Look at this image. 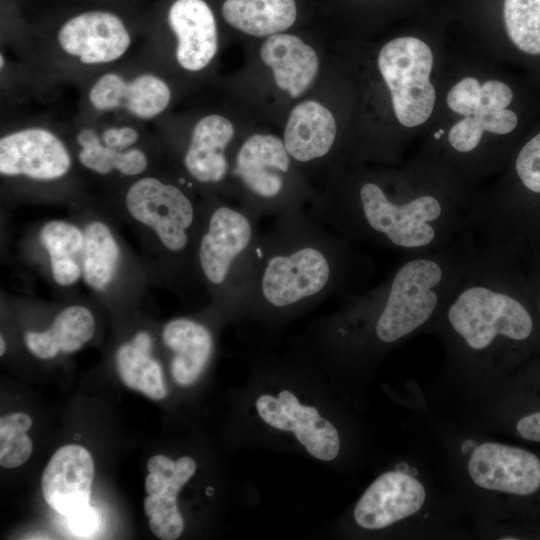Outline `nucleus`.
I'll return each instance as SVG.
<instances>
[{
  "label": "nucleus",
  "mask_w": 540,
  "mask_h": 540,
  "mask_svg": "<svg viewBox=\"0 0 540 540\" xmlns=\"http://www.w3.org/2000/svg\"><path fill=\"white\" fill-rule=\"evenodd\" d=\"M373 273L357 244L302 206L274 217L260 233L246 311L286 316L323 299L363 291Z\"/></svg>",
  "instance_id": "f257e3e1"
},
{
  "label": "nucleus",
  "mask_w": 540,
  "mask_h": 540,
  "mask_svg": "<svg viewBox=\"0 0 540 540\" xmlns=\"http://www.w3.org/2000/svg\"><path fill=\"white\" fill-rule=\"evenodd\" d=\"M472 203L456 190L399 186L362 179L313 196L308 213L357 245L405 257L440 250L467 229Z\"/></svg>",
  "instance_id": "f03ea898"
},
{
  "label": "nucleus",
  "mask_w": 540,
  "mask_h": 540,
  "mask_svg": "<svg viewBox=\"0 0 540 540\" xmlns=\"http://www.w3.org/2000/svg\"><path fill=\"white\" fill-rule=\"evenodd\" d=\"M477 251L467 228L440 250L405 257L380 284L345 298L332 336L357 348L404 340L433 321Z\"/></svg>",
  "instance_id": "7ed1b4c3"
},
{
  "label": "nucleus",
  "mask_w": 540,
  "mask_h": 540,
  "mask_svg": "<svg viewBox=\"0 0 540 540\" xmlns=\"http://www.w3.org/2000/svg\"><path fill=\"white\" fill-rule=\"evenodd\" d=\"M431 323L440 326L459 356L484 364L496 362L510 344L528 340L534 329L515 290L509 258L481 247Z\"/></svg>",
  "instance_id": "20e7f679"
},
{
  "label": "nucleus",
  "mask_w": 540,
  "mask_h": 540,
  "mask_svg": "<svg viewBox=\"0 0 540 540\" xmlns=\"http://www.w3.org/2000/svg\"><path fill=\"white\" fill-rule=\"evenodd\" d=\"M41 84H77L136 54V34L109 10L77 13L46 35L14 46Z\"/></svg>",
  "instance_id": "39448f33"
},
{
  "label": "nucleus",
  "mask_w": 540,
  "mask_h": 540,
  "mask_svg": "<svg viewBox=\"0 0 540 540\" xmlns=\"http://www.w3.org/2000/svg\"><path fill=\"white\" fill-rule=\"evenodd\" d=\"M260 219L242 208L211 200L202 208L196 269L219 305L246 311Z\"/></svg>",
  "instance_id": "423d86ee"
},
{
  "label": "nucleus",
  "mask_w": 540,
  "mask_h": 540,
  "mask_svg": "<svg viewBox=\"0 0 540 540\" xmlns=\"http://www.w3.org/2000/svg\"><path fill=\"white\" fill-rule=\"evenodd\" d=\"M78 112L155 125L172 105L166 71L137 52L80 83Z\"/></svg>",
  "instance_id": "0eeeda50"
},
{
  "label": "nucleus",
  "mask_w": 540,
  "mask_h": 540,
  "mask_svg": "<svg viewBox=\"0 0 540 540\" xmlns=\"http://www.w3.org/2000/svg\"><path fill=\"white\" fill-rule=\"evenodd\" d=\"M294 162L275 135L253 134L244 140L229 172L240 206L260 220L302 206L312 195L296 182Z\"/></svg>",
  "instance_id": "6e6552de"
},
{
  "label": "nucleus",
  "mask_w": 540,
  "mask_h": 540,
  "mask_svg": "<svg viewBox=\"0 0 540 540\" xmlns=\"http://www.w3.org/2000/svg\"><path fill=\"white\" fill-rule=\"evenodd\" d=\"M124 204L131 217L152 229L162 247L182 266L196 268L202 208L188 191L172 180L145 173L128 185Z\"/></svg>",
  "instance_id": "1a4fd4ad"
},
{
  "label": "nucleus",
  "mask_w": 540,
  "mask_h": 540,
  "mask_svg": "<svg viewBox=\"0 0 540 540\" xmlns=\"http://www.w3.org/2000/svg\"><path fill=\"white\" fill-rule=\"evenodd\" d=\"M76 162L86 171L134 179L150 167L147 126L78 112L65 124Z\"/></svg>",
  "instance_id": "9d476101"
},
{
  "label": "nucleus",
  "mask_w": 540,
  "mask_h": 540,
  "mask_svg": "<svg viewBox=\"0 0 540 540\" xmlns=\"http://www.w3.org/2000/svg\"><path fill=\"white\" fill-rule=\"evenodd\" d=\"M6 126L0 137L3 178L49 183L69 176L76 158L65 128L44 119Z\"/></svg>",
  "instance_id": "9b49d317"
},
{
  "label": "nucleus",
  "mask_w": 540,
  "mask_h": 540,
  "mask_svg": "<svg viewBox=\"0 0 540 540\" xmlns=\"http://www.w3.org/2000/svg\"><path fill=\"white\" fill-rule=\"evenodd\" d=\"M432 66L431 49L415 37L393 39L379 53L378 68L396 118L405 127H416L431 116L436 98L429 79Z\"/></svg>",
  "instance_id": "f8f14e48"
},
{
  "label": "nucleus",
  "mask_w": 540,
  "mask_h": 540,
  "mask_svg": "<svg viewBox=\"0 0 540 540\" xmlns=\"http://www.w3.org/2000/svg\"><path fill=\"white\" fill-rule=\"evenodd\" d=\"M166 26L171 43L150 53L140 52L157 64L170 57L180 70L198 73L214 60L219 37L214 14L204 0H175L170 5Z\"/></svg>",
  "instance_id": "ddd939ff"
},
{
  "label": "nucleus",
  "mask_w": 540,
  "mask_h": 540,
  "mask_svg": "<svg viewBox=\"0 0 540 540\" xmlns=\"http://www.w3.org/2000/svg\"><path fill=\"white\" fill-rule=\"evenodd\" d=\"M467 469L471 480L488 491L526 496L540 487V460L520 447L482 443L473 450Z\"/></svg>",
  "instance_id": "4468645a"
},
{
  "label": "nucleus",
  "mask_w": 540,
  "mask_h": 540,
  "mask_svg": "<svg viewBox=\"0 0 540 540\" xmlns=\"http://www.w3.org/2000/svg\"><path fill=\"white\" fill-rule=\"evenodd\" d=\"M256 408L270 426L293 432L315 458L331 461L338 455L340 439L336 428L314 407L300 404L290 391H281L277 398L262 395L256 401Z\"/></svg>",
  "instance_id": "2eb2a0df"
},
{
  "label": "nucleus",
  "mask_w": 540,
  "mask_h": 540,
  "mask_svg": "<svg viewBox=\"0 0 540 540\" xmlns=\"http://www.w3.org/2000/svg\"><path fill=\"white\" fill-rule=\"evenodd\" d=\"M425 499V488L418 479L402 471L386 472L360 497L354 518L362 528L382 529L416 514Z\"/></svg>",
  "instance_id": "dca6fc26"
},
{
  "label": "nucleus",
  "mask_w": 540,
  "mask_h": 540,
  "mask_svg": "<svg viewBox=\"0 0 540 540\" xmlns=\"http://www.w3.org/2000/svg\"><path fill=\"white\" fill-rule=\"evenodd\" d=\"M233 123L220 114H207L191 128L181 162L187 175L197 184L216 188L229 177L227 150L234 138Z\"/></svg>",
  "instance_id": "f3484780"
},
{
  "label": "nucleus",
  "mask_w": 540,
  "mask_h": 540,
  "mask_svg": "<svg viewBox=\"0 0 540 540\" xmlns=\"http://www.w3.org/2000/svg\"><path fill=\"white\" fill-rule=\"evenodd\" d=\"M93 478L90 453L79 445L63 446L44 469L43 497L52 509L67 517L89 505Z\"/></svg>",
  "instance_id": "a211bd4d"
},
{
  "label": "nucleus",
  "mask_w": 540,
  "mask_h": 540,
  "mask_svg": "<svg viewBox=\"0 0 540 540\" xmlns=\"http://www.w3.org/2000/svg\"><path fill=\"white\" fill-rule=\"evenodd\" d=\"M337 133L333 114L313 100L297 104L287 120L283 142L296 163L309 164L331 152Z\"/></svg>",
  "instance_id": "6ab92c4d"
},
{
  "label": "nucleus",
  "mask_w": 540,
  "mask_h": 540,
  "mask_svg": "<svg viewBox=\"0 0 540 540\" xmlns=\"http://www.w3.org/2000/svg\"><path fill=\"white\" fill-rule=\"evenodd\" d=\"M260 57L271 68L277 87L292 98L302 95L318 73L315 50L295 35L268 36L260 48Z\"/></svg>",
  "instance_id": "aec40b11"
},
{
  "label": "nucleus",
  "mask_w": 540,
  "mask_h": 540,
  "mask_svg": "<svg viewBox=\"0 0 540 540\" xmlns=\"http://www.w3.org/2000/svg\"><path fill=\"white\" fill-rule=\"evenodd\" d=\"M162 340L173 352L170 369L174 380L183 386L196 382L213 353L209 328L190 318L173 319L164 326Z\"/></svg>",
  "instance_id": "412c9836"
},
{
  "label": "nucleus",
  "mask_w": 540,
  "mask_h": 540,
  "mask_svg": "<svg viewBox=\"0 0 540 540\" xmlns=\"http://www.w3.org/2000/svg\"><path fill=\"white\" fill-rule=\"evenodd\" d=\"M94 331L95 320L91 311L81 305H72L56 315L49 329L26 332L24 341L33 355L51 359L59 352L79 350L92 338Z\"/></svg>",
  "instance_id": "4be33fe9"
},
{
  "label": "nucleus",
  "mask_w": 540,
  "mask_h": 540,
  "mask_svg": "<svg viewBox=\"0 0 540 540\" xmlns=\"http://www.w3.org/2000/svg\"><path fill=\"white\" fill-rule=\"evenodd\" d=\"M221 11L229 25L256 37L285 31L297 16L294 0H225Z\"/></svg>",
  "instance_id": "5701e85b"
},
{
  "label": "nucleus",
  "mask_w": 540,
  "mask_h": 540,
  "mask_svg": "<svg viewBox=\"0 0 540 540\" xmlns=\"http://www.w3.org/2000/svg\"><path fill=\"white\" fill-rule=\"evenodd\" d=\"M40 241L48 253L55 282L60 286L75 284L82 276L76 257L82 252L84 232L73 223L52 220L42 227Z\"/></svg>",
  "instance_id": "b1692460"
},
{
  "label": "nucleus",
  "mask_w": 540,
  "mask_h": 540,
  "mask_svg": "<svg viewBox=\"0 0 540 540\" xmlns=\"http://www.w3.org/2000/svg\"><path fill=\"white\" fill-rule=\"evenodd\" d=\"M80 255L82 277L95 291L105 290L113 281L120 258L119 246L111 229L102 221H92L84 229Z\"/></svg>",
  "instance_id": "393cba45"
},
{
  "label": "nucleus",
  "mask_w": 540,
  "mask_h": 540,
  "mask_svg": "<svg viewBox=\"0 0 540 540\" xmlns=\"http://www.w3.org/2000/svg\"><path fill=\"white\" fill-rule=\"evenodd\" d=\"M116 367L122 381L131 389L154 400L166 396L161 366L150 356V351L132 342L125 343L116 352Z\"/></svg>",
  "instance_id": "a878e982"
},
{
  "label": "nucleus",
  "mask_w": 540,
  "mask_h": 540,
  "mask_svg": "<svg viewBox=\"0 0 540 540\" xmlns=\"http://www.w3.org/2000/svg\"><path fill=\"white\" fill-rule=\"evenodd\" d=\"M507 34L521 51L540 54V0H505Z\"/></svg>",
  "instance_id": "bb28decb"
},
{
  "label": "nucleus",
  "mask_w": 540,
  "mask_h": 540,
  "mask_svg": "<svg viewBox=\"0 0 540 540\" xmlns=\"http://www.w3.org/2000/svg\"><path fill=\"white\" fill-rule=\"evenodd\" d=\"M32 426L31 418L25 413H12L0 419V464L15 468L25 463L33 450L26 432Z\"/></svg>",
  "instance_id": "cd10ccee"
},
{
  "label": "nucleus",
  "mask_w": 540,
  "mask_h": 540,
  "mask_svg": "<svg viewBox=\"0 0 540 540\" xmlns=\"http://www.w3.org/2000/svg\"><path fill=\"white\" fill-rule=\"evenodd\" d=\"M144 510L149 517L151 531L160 539L174 540L183 532L184 521L177 502L162 496L148 495Z\"/></svg>",
  "instance_id": "c85d7f7f"
},
{
  "label": "nucleus",
  "mask_w": 540,
  "mask_h": 540,
  "mask_svg": "<svg viewBox=\"0 0 540 540\" xmlns=\"http://www.w3.org/2000/svg\"><path fill=\"white\" fill-rule=\"evenodd\" d=\"M515 172L526 190L540 195V133L519 151L515 160Z\"/></svg>",
  "instance_id": "c756f323"
},
{
  "label": "nucleus",
  "mask_w": 540,
  "mask_h": 540,
  "mask_svg": "<svg viewBox=\"0 0 540 540\" xmlns=\"http://www.w3.org/2000/svg\"><path fill=\"white\" fill-rule=\"evenodd\" d=\"M449 108L465 117L473 116L481 105V85L474 77L455 84L447 95Z\"/></svg>",
  "instance_id": "7c9ffc66"
},
{
  "label": "nucleus",
  "mask_w": 540,
  "mask_h": 540,
  "mask_svg": "<svg viewBox=\"0 0 540 540\" xmlns=\"http://www.w3.org/2000/svg\"><path fill=\"white\" fill-rule=\"evenodd\" d=\"M483 133L484 129L476 118L464 117L451 127L448 142L455 152L470 154L479 147Z\"/></svg>",
  "instance_id": "2f4dec72"
},
{
  "label": "nucleus",
  "mask_w": 540,
  "mask_h": 540,
  "mask_svg": "<svg viewBox=\"0 0 540 540\" xmlns=\"http://www.w3.org/2000/svg\"><path fill=\"white\" fill-rule=\"evenodd\" d=\"M68 524L74 534L87 538L93 535L100 524L97 510L90 505L67 516Z\"/></svg>",
  "instance_id": "473e14b6"
},
{
  "label": "nucleus",
  "mask_w": 540,
  "mask_h": 540,
  "mask_svg": "<svg viewBox=\"0 0 540 540\" xmlns=\"http://www.w3.org/2000/svg\"><path fill=\"white\" fill-rule=\"evenodd\" d=\"M516 430L522 438L540 442V411L522 417L517 422Z\"/></svg>",
  "instance_id": "72a5a7b5"
},
{
  "label": "nucleus",
  "mask_w": 540,
  "mask_h": 540,
  "mask_svg": "<svg viewBox=\"0 0 540 540\" xmlns=\"http://www.w3.org/2000/svg\"><path fill=\"white\" fill-rule=\"evenodd\" d=\"M172 475L149 472L145 480V488L148 495H161L170 484Z\"/></svg>",
  "instance_id": "f704fd0d"
},
{
  "label": "nucleus",
  "mask_w": 540,
  "mask_h": 540,
  "mask_svg": "<svg viewBox=\"0 0 540 540\" xmlns=\"http://www.w3.org/2000/svg\"><path fill=\"white\" fill-rule=\"evenodd\" d=\"M176 467V462L164 455H155L147 462V469L151 473L172 475Z\"/></svg>",
  "instance_id": "c9c22d12"
},
{
  "label": "nucleus",
  "mask_w": 540,
  "mask_h": 540,
  "mask_svg": "<svg viewBox=\"0 0 540 540\" xmlns=\"http://www.w3.org/2000/svg\"><path fill=\"white\" fill-rule=\"evenodd\" d=\"M0 355L3 356V354L5 353V350H6V344H5V341H4V338L3 336L1 335L0 337Z\"/></svg>",
  "instance_id": "e433bc0d"
},
{
  "label": "nucleus",
  "mask_w": 540,
  "mask_h": 540,
  "mask_svg": "<svg viewBox=\"0 0 540 540\" xmlns=\"http://www.w3.org/2000/svg\"><path fill=\"white\" fill-rule=\"evenodd\" d=\"M433 137H434V139H436V140H440V139H441V135L439 134L438 131H436V132L434 133Z\"/></svg>",
  "instance_id": "4c0bfd02"
},
{
  "label": "nucleus",
  "mask_w": 540,
  "mask_h": 540,
  "mask_svg": "<svg viewBox=\"0 0 540 540\" xmlns=\"http://www.w3.org/2000/svg\"><path fill=\"white\" fill-rule=\"evenodd\" d=\"M213 491H214L213 488L209 486L207 488V490H206V493H207L208 496H210V495H212Z\"/></svg>",
  "instance_id": "58836bf2"
},
{
  "label": "nucleus",
  "mask_w": 540,
  "mask_h": 540,
  "mask_svg": "<svg viewBox=\"0 0 540 540\" xmlns=\"http://www.w3.org/2000/svg\"><path fill=\"white\" fill-rule=\"evenodd\" d=\"M538 308H539V312H540V297H539V300H538Z\"/></svg>",
  "instance_id": "ea45409f"
}]
</instances>
